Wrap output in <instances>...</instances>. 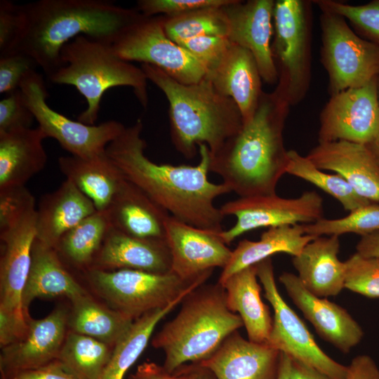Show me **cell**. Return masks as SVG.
<instances>
[{
	"label": "cell",
	"mask_w": 379,
	"mask_h": 379,
	"mask_svg": "<svg viewBox=\"0 0 379 379\" xmlns=\"http://www.w3.org/2000/svg\"><path fill=\"white\" fill-rule=\"evenodd\" d=\"M199 228L170 215L166 225V241L171 256V272L192 282L224 268L232 255L219 233Z\"/></svg>",
	"instance_id": "cell-16"
},
{
	"label": "cell",
	"mask_w": 379,
	"mask_h": 379,
	"mask_svg": "<svg viewBox=\"0 0 379 379\" xmlns=\"http://www.w3.org/2000/svg\"><path fill=\"white\" fill-rule=\"evenodd\" d=\"M34 117L22 91L11 92L0 101V132L32 128Z\"/></svg>",
	"instance_id": "cell-43"
},
{
	"label": "cell",
	"mask_w": 379,
	"mask_h": 379,
	"mask_svg": "<svg viewBox=\"0 0 379 379\" xmlns=\"http://www.w3.org/2000/svg\"><path fill=\"white\" fill-rule=\"evenodd\" d=\"M315 238L305 232L302 224H298L269 227L258 241L241 240L232 251L230 261L220 275L218 283L222 284L234 273L255 265L275 253H284L297 256L305 246Z\"/></svg>",
	"instance_id": "cell-31"
},
{
	"label": "cell",
	"mask_w": 379,
	"mask_h": 379,
	"mask_svg": "<svg viewBox=\"0 0 379 379\" xmlns=\"http://www.w3.org/2000/svg\"><path fill=\"white\" fill-rule=\"evenodd\" d=\"M29 318L0 310V345L1 347L20 340L27 333Z\"/></svg>",
	"instance_id": "cell-46"
},
{
	"label": "cell",
	"mask_w": 379,
	"mask_h": 379,
	"mask_svg": "<svg viewBox=\"0 0 379 379\" xmlns=\"http://www.w3.org/2000/svg\"><path fill=\"white\" fill-rule=\"evenodd\" d=\"M21 5L9 0L0 1V55L14 51L22 27Z\"/></svg>",
	"instance_id": "cell-45"
},
{
	"label": "cell",
	"mask_w": 379,
	"mask_h": 379,
	"mask_svg": "<svg viewBox=\"0 0 379 379\" xmlns=\"http://www.w3.org/2000/svg\"><path fill=\"white\" fill-rule=\"evenodd\" d=\"M91 269L167 273L171 256L166 240L138 238L110 227Z\"/></svg>",
	"instance_id": "cell-23"
},
{
	"label": "cell",
	"mask_w": 379,
	"mask_h": 379,
	"mask_svg": "<svg viewBox=\"0 0 379 379\" xmlns=\"http://www.w3.org/2000/svg\"><path fill=\"white\" fill-rule=\"evenodd\" d=\"M300 0L275 2V39L272 52L280 65L277 90L288 105L299 102L310 81L308 15Z\"/></svg>",
	"instance_id": "cell-12"
},
{
	"label": "cell",
	"mask_w": 379,
	"mask_h": 379,
	"mask_svg": "<svg viewBox=\"0 0 379 379\" xmlns=\"http://www.w3.org/2000/svg\"><path fill=\"white\" fill-rule=\"evenodd\" d=\"M291 357L285 353L280 352V359L277 379H291Z\"/></svg>",
	"instance_id": "cell-53"
},
{
	"label": "cell",
	"mask_w": 379,
	"mask_h": 379,
	"mask_svg": "<svg viewBox=\"0 0 379 379\" xmlns=\"http://www.w3.org/2000/svg\"><path fill=\"white\" fill-rule=\"evenodd\" d=\"M199 279L168 306L145 314L135 319L113 347L109 361L100 379H124V377L145 349L157 324L192 291L203 284Z\"/></svg>",
	"instance_id": "cell-32"
},
{
	"label": "cell",
	"mask_w": 379,
	"mask_h": 379,
	"mask_svg": "<svg viewBox=\"0 0 379 379\" xmlns=\"http://www.w3.org/2000/svg\"><path fill=\"white\" fill-rule=\"evenodd\" d=\"M224 216L236 217L235 224L219 234L227 244L243 234L261 227L310 224L324 218L323 199L315 191L295 198L277 194L239 197L223 204Z\"/></svg>",
	"instance_id": "cell-13"
},
{
	"label": "cell",
	"mask_w": 379,
	"mask_h": 379,
	"mask_svg": "<svg viewBox=\"0 0 379 379\" xmlns=\"http://www.w3.org/2000/svg\"><path fill=\"white\" fill-rule=\"evenodd\" d=\"M69 315L57 308L40 319L31 318L26 335L1 347L2 379H15L22 372L36 369L57 360L67 335Z\"/></svg>",
	"instance_id": "cell-17"
},
{
	"label": "cell",
	"mask_w": 379,
	"mask_h": 379,
	"mask_svg": "<svg viewBox=\"0 0 379 379\" xmlns=\"http://www.w3.org/2000/svg\"><path fill=\"white\" fill-rule=\"evenodd\" d=\"M110 227L106 211H97L62 235L54 249L62 262L86 272Z\"/></svg>",
	"instance_id": "cell-34"
},
{
	"label": "cell",
	"mask_w": 379,
	"mask_h": 379,
	"mask_svg": "<svg viewBox=\"0 0 379 379\" xmlns=\"http://www.w3.org/2000/svg\"><path fill=\"white\" fill-rule=\"evenodd\" d=\"M96 211L92 201L66 179L41 197L36 211V239L54 248L62 235Z\"/></svg>",
	"instance_id": "cell-26"
},
{
	"label": "cell",
	"mask_w": 379,
	"mask_h": 379,
	"mask_svg": "<svg viewBox=\"0 0 379 379\" xmlns=\"http://www.w3.org/2000/svg\"><path fill=\"white\" fill-rule=\"evenodd\" d=\"M274 4L272 0H234L222 7L228 22V39L252 53L261 78L269 84L278 79L270 46Z\"/></svg>",
	"instance_id": "cell-18"
},
{
	"label": "cell",
	"mask_w": 379,
	"mask_h": 379,
	"mask_svg": "<svg viewBox=\"0 0 379 379\" xmlns=\"http://www.w3.org/2000/svg\"><path fill=\"white\" fill-rule=\"evenodd\" d=\"M21 7L22 27L13 51L32 58L48 77L61 66L63 46L77 36L112 44L142 15L107 0H39Z\"/></svg>",
	"instance_id": "cell-2"
},
{
	"label": "cell",
	"mask_w": 379,
	"mask_h": 379,
	"mask_svg": "<svg viewBox=\"0 0 379 379\" xmlns=\"http://www.w3.org/2000/svg\"><path fill=\"white\" fill-rule=\"evenodd\" d=\"M58 166L66 179L88 197L99 211L108 208L125 179L106 152L91 158L60 157Z\"/></svg>",
	"instance_id": "cell-30"
},
{
	"label": "cell",
	"mask_w": 379,
	"mask_h": 379,
	"mask_svg": "<svg viewBox=\"0 0 379 379\" xmlns=\"http://www.w3.org/2000/svg\"><path fill=\"white\" fill-rule=\"evenodd\" d=\"M113 347L92 337L70 331L56 361L77 379H100Z\"/></svg>",
	"instance_id": "cell-35"
},
{
	"label": "cell",
	"mask_w": 379,
	"mask_h": 379,
	"mask_svg": "<svg viewBox=\"0 0 379 379\" xmlns=\"http://www.w3.org/2000/svg\"><path fill=\"white\" fill-rule=\"evenodd\" d=\"M142 129V122L138 119L106 148L107 157L124 178L173 218L199 228L222 231L225 216L214 201L231 192L222 182L208 180L211 157L207 145L198 146L200 160L195 166L157 164L145 154Z\"/></svg>",
	"instance_id": "cell-1"
},
{
	"label": "cell",
	"mask_w": 379,
	"mask_h": 379,
	"mask_svg": "<svg viewBox=\"0 0 379 379\" xmlns=\"http://www.w3.org/2000/svg\"><path fill=\"white\" fill-rule=\"evenodd\" d=\"M378 102H379V74L378 76Z\"/></svg>",
	"instance_id": "cell-55"
},
{
	"label": "cell",
	"mask_w": 379,
	"mask_h": 379,
	"mask_svg": "<svg viewBox=\"0 0 379 379\" xmlns=\"http://www.w3.org/2000/svg\"><path fill=\"white\" fill-rule=\"evenodd\" d=\"M370 150L379 163V133L370 143L367 144Z\"/></svg>",
	"instance_id": "cell-54"
},
{
	"label": "cell",
	"mask_w": 379,
	"mask_h": 379,
	"mask_svg": "<svg viewBox=\"0 0 379 379\" xmlns=\"http://www.w3.org/2000/svg\"><path fill=\"white\" fill-rule=\"evenodd\" d=\"M345 379H379V368L369 355H358L347 366Z\"/></svg>",
	"instance_id": "cell-48"
},
{
	"label": "cell",
	"mask_w": 379,
	"mask_h": 379,
	"mask_svg": "<svg viewBox=\"0 0 379 379\" xmlns=\"http://www.w3.org/2000/svg\"><path fill=\"white\" fill-rule=\"evenodd\" d=\"M88 293L68 271L53 248L35 239L32 265L22 291V305L25 314L36 298L65 296L73 300Z\"/></svg>",
	"instance_id": "cell-28"
},
{
	"label": "cell",
	"mask_w": 379,
	"mask_h": 379,
	"mask_svg": "<svg viewBox=\"0 0 379 379\" xmlns=\"http://www.w3.org/2000/svg\"><path fill=\"white\" fill-rule=\"evenodd\" d=\"M288 105L277 89L262 93L252 118L210 154L209 171L239 197L276 194L288 164L282 133Z\"/></svg>",
	"instance_id": "cell-3"
},
{
	"label": "cell",
	"mask_w": 379,
	"mask_h": 379,
	"mask_svg": "<svg viewBox=\"0 0 379 379\" xmlns=\"http://www.w3.org/2000/svg\"><path fill=\"white\" fill-rule=\"evenodd\" d=\"M71 302L72 311L68 319L71 331L92 337L112 347L134 321L96 302L88 293Z\"/></svg>",
	"instance_id": "cell-33"
},
{
	"label": "cell",
	"mask_w": 379,
	"mask_h": 379,
	"mask_svg": "<svg viewBox=\"0 0 379 379\" xmlns=\"http://www.w3.org/2000/svg\"><path fill=\"white\" fill-rule=\"evenodd\" d=\"M15 379H77L67 372L58 361L42 367L24 371Z\"/></svg>",
	"instance_id": "cell-49"
},
{
	"label": "cell",
	"mask_w": 379,
	"mask_h": 379,
	"mask_svg": "<svg viewBox=\"0 0 379 379\" xmlns=\"http://www.w3.org/2000/svg\"><path fill=\"white\" fill-rule=\"evenodd\" d=\"M36 67L35 60L22 52L0 55V93L8 94L19 89L23 79Z\"/></svg>",
	"instance_id": "cell-41"
},
{
	"label": "cell",
	"mask_w": 379,
	"mask_h": 379,
	"mask_svg": "<svg viewBox=\"0 0 379 379\" xmlns=\"http://www.w3.org/2000/svg\"><path fill=\"white\" fill-rule=\"evenodd\" d=\"M206 77L224 95L234 100L244 124L253 116L261 95V76L252 53L231 42L220 61Z\"/></svg>",
	"instance_id": "cell-22"
},
{
	"label": "cell",
	"mask_w": 379,
	"mask_h": 379,
	"mask_svg": "<svg viewBox=\"0 0 379 379\" xmlns=\"http://www.w3.org/2000/svg\"><path fill=\"white\" fill-rule=\"evenodd\" d=\"M111 45L121 59L154 66L181 84L198 83L208 71L201 61L167 36L162 15H142L124 28Z\"/></svg>",
	"instance_id": "cell-8"
},
{
	"label": "cell",
	"mask_w": 379,
	"mask_h": 379,
	"mask_svg": "<svg viewBox=\"0 0 379 379\" xmlns=\"http://www.w3.org/2000/svg\"><path fill=\"white\" fill-rule=\"evenodd\" d=\"M279 279L294 305L324 340L344 354L361 342L364 331L345 308L310 293L296 274L285 272Z\"/></svg>",
	"instance_id": "cell-19"
},
{
	"label": "cell",
	"mask_w": 379,
	"mask_h": 379,
	"mask_svg": "<svg viewBox=\"0 0 379 379\" xmlns=\"http://www.w3.org/2000/svg\"><path fill=\"white\" fill-rule=\"evenodd\" d=\"M316 2L322 11L331 12L347 20L362 38L379 46V0L360 6L327 0Z\"/></svg>",
	"instance_id": "cell-39"
},
{
	"label": "cell",
	"mask_w": 379,
	"mask_h": 379,
	"mask_svg": "<svg viewBox=\"0 0 379 379\" xmlns=\"http://www.w3.org/2000/svg\"><path fill=\"white\" fill-rule=\"evenodd\" d=\"M105 211L114 230L138 238L166 240L170 213L126 179Z\"/></svg>",
	"instance_id": "cell-24"
},
{
	"label": "cell",
	"mask_w": 379,
	"mask_h": 379,
	"mask_svg": "<svg viewBox=\"0 0 379 379\" xmlns=\"http://www.w3.org/2000/svg\"><path fill=\"white\" fill-rule=\"evenodd\" d=\"M279 359L277 350L246 340L235 331L199 364L211 371L215 379H277Z\"/></svg>",
	"instance_id": "cell-21"
},
{
	"label": "cell",
	"mask_w": 379,
	"mask_h": 379,
	"mask_svg": "<svg viewBox=\"0 0 379 379\" xmlns=\"http://www.w3.org/2000/svg\"><path fill=\"white\" fill-rule=\"evenodd\" d=\"M258 279L255 265L234 273L220 285L225 289L229 310L241 317L248 339L256 343H267L273 319L269 307L261 299Z\"/></svg>",
	"instance_id": "cell-29"
},
{
	"label": "cell",
	"mask_w": 379,
	"mask_h": 379,
	"mask_svg": "<svg viewBox=\"0 0 379 379\" xmlns=\"http://www.w3.org/2000/svg\"><path fill=\"white\" fill-rule=\"evenodd\" d=\"M129 379H190V374L186 366H182L176 372H168L164 366L146 361L137 368Z\"/></svg>",
	"instance_id": "cell-47"
},
{
	"label": "cell",
	"mask_w": 379,
	"mask_h": 379,
	"mask_svg": "<svg viewBox=\"0 0 379 379\" xmlns=\"http://www.w3.org/2000/svg\"><path fill=\"white\" fill-rule=\"evenodd\" d=\"M86 274L93 288L112 309L133 320L168 306L195 281H185L171 271L154 273L128 269H90Z\"/></svg>",
	"instance_id": "cell-7"
},
{
	"label": "cell",
	"mask_w": 379,
	"mask_h": 379,
	"mask_svg": "<svg viewBox=\"0 0 379 379\" xmlns=\"http://www.w3.org/2000/svg\"><path fill=\"white\" fill-rule=\"evenodd\" d=\"M338 236L318 237L307 244L292 263L303 286L320 298L338 295L345 288L346 264L338 258Z\"/></svg>",
	"instance_id": "cell-25"
},
{
	"label": "cell",
	"mask_w": 379,
	"mask_h": 379,
	"mask_svg": "<svg viewBox=\"0 0 379 379\" xmlns=\"http://www.w3.org/2000/svg\"><path fill=\"white\" fill-rule=\"evenodd\" d=\"M186 366L190 372V379H215L211 371L199 364H191Z\"/></svg>",
	"instance_id": "cell-52"
},
{
	"label": "cell",
	"mask_w": 379,
	"mask_h": 379,
	"mask_svg": "<svg viewBox=\"0 0 379 379\" xmlns=\"http://www.w3.org/2000/svg\"><path fill=\"white\" fill-rule=\"evenodd\" d=\"M291 379H331L317 369L291 358Z\"/></svg>",
	"instance_id": "cell-50"
},
{
	"label": "cell",
	"mask_w": 379,
	"mask_h": 379,
	"mask_svg": "<svg viewBox=\"0 0 379 379\" xmlns=\"http://www.w3.org/2000/svg\"><path fill=\"white\" fill-rule=\"evenodd\" d=\"M230 44L226 36L205 35L188 39L180 46L201 61L209 70L220 61Z\"/></svg>",
	"instance_id": "cell-44"
},
{
	"label": "cell",
	"mask_w": 379,
	"mask_h": 379,
	"mask_svg": "<svg viewBox=\"0 0 379 379\" xmlns=\"http://www.w3.org/2000/svg\"><path fill=\"white\" fill-rule=\"evenodd\" d=\"M222 7L199 9L174 16L164 15L165 32L178 45L205 35L227 37L228 22Z\"/></svg>",
	"instance_id": "cell-37"
},
{
	"label": "cell",
	"mask_w": 379,
	"mask_h": 379,
	"mask_svg": "<svg viewBox=\"0 0 379 379\" xmlns=\"http://www.w3.org/2000/svg\"><path fill=\"white\" fill-rule=\"evenodd\" d=\"M305 232L314 237L355 234L364 237L379 232V204L370 203L336 219L322 218L302 225Z\"/></svg>",
	"instance_id": "cell-38"
},
{
	"label": "cell",
	"mask_w": 379,
	"mask_h": 379,
	"mask_svg": "<svg viewBox=\"0 0 379 379\" xmlns=\"http://www.w3.org/2000/svg\"><path fill=\"white\" fill-rule=\"evenodd\" d=\"M20 89L38 126L47 138L56 140L70 155L91 158L104 154L107 145L126 128L115 120L87 125L55 111L46 102L48 92L44 77L36 70L23 79Z\"/></svg>",
	"instance_id": "cell-9"
},
{
	"label": "cell",
	"mask_w": 379,
	"mask_h": 379,
	"mask_svg": "<svg viewBox=\"0 0 379 379\" xmlns=\"http://www.w3.org/2000/svg\"><path fill=\"white\" fill-rule=\"evenodd\" d=\"M286 173L301 178L332 196L349 212L370 203L359 195L340 175L330 174L318 168L306 156L295 150L288 151Z\"/></svg>",
	"instance_id": "cell-36"
},
{
	"label": "cell",
	"mask_w": 379,
	"mask_h": 379,
	"mask_svg": "<svg viewBox=\"0 0 379 379\" xmlns=\"http://www.w3.org/2000/svg\"><path fill=\"white\" fill-rule=\"evenodd\" d=\"M321 57L331 95L361 86L379 74V46L359 36L337 14L322 11Z\"/></svg>",
	"instance_id": "cell-10"
},
{
	"label": "cell",
	"mask_w": 379,
	"mask_h": 379,
	"mask_svg": "<svg viewBox=\"0 0 379 379\" xmlns=\"http://www.w3.org/2000/svg\"><path fill=\"white\" fill-rule=\"evenodd\" d=\"M357 253L366 257H379V232L361 237L356 246Z\"/></svg>",
	"instance_id": "cell-51"
},
{
	"label": "cell",
	"mask_w": 379,
	"mask_h": 379,
	"mask_svg": "<svg viewBox=\"0 0 379 379\" xmlns=\"http://www.w3.org/2000/svg\"><path fill=\"white\" fill-rule=\"evenodd\" d=\"M42 130L25 128L0 132V190L25 186L44 169L48 156Z\"/></svg>",
	"instance_id": "cell-27"
},
{
	"label": "cell",
	"mask_w": 379,
	"mask_h": 379,
	"mask_svg": "<svg viewBox=\"0 0 379 379\" xmlns=\"http://www.w3.org/2000/svg\"><path fill=\"white\" fill-rule=\"evenodd\" d=\"M255 265L265 298L274 310L272 328L267 344L331 379H345L347 366L335 361L320 348L304 322L279 293L272 259L266 258Z\"/></svg>",
	"instance_id": "cell-11"
},
{
	"label": "cell",
	"mask_w": 379,
	"mask_h": 379,
	"mask_svg": "<svg viewBox=\"0 0 379 379\" xmlns=\"http://www.w3.org/2000/svg\"><path fill=\"white\" fill-rule=\"evenodd\" d=\"M178 314L152 339L164 352V367L171 373L187 362L199 364L210 357L231 334L244 326L241 317L227 305L224 288L201 285L182 301Z\"/></svg>",
	"instance_id": "cell-5"
},
{
	"label": "cell",
	"mask_w": 379,
	"mask_h": 379,
	"mask_svg": "<svg viewBox=\"0 0 379 379\" xmlns=\"http://www.w3.org/2000/svg\"><path fill=\"white\" fill-rule=\"evenodd\" d=\"M378 133V77L361 86L331 95L321 113L319 142L345 140L367 145Z\"/></svg>",
	"instance_id": "cell-14"
},
{
	"label": "cell",
	"mask_w": 379,
	"mask_h": 379,
	"mask_svg": "<svg viewBox=\"0 0 379 379\" xmlns=\"http://www.w3.org/2000/svg\"><path fill=\"white\" fill-rule=\"evenodd\" d=\"M306 157L318 168L341 175L363 198L379 203V163L367 145L319 142Z\"/></svg>",
	"instance_id": "cell-20"
},
{
	"label": "cell",
	"mask_w": 379,
	"mask_h": 379,
	"mask_svg": "<svg viewBox=\"0 0 379 379\" xmlns=\"http://www.w3.org/2000/svg\"><path fill=\"white\" fill-rule=\"evenodd\" d=\"M141 69L169 102L171 140L185 157H194L202 144L214 154L242 128L244 119L236 102L206 77L184 84L154 66L142 64Z\"/></svg>",
	"instance_id": "cell-4"
},
{
	"label": "cell",
	"mask_w": 379,
	"mask_h": 379,
	"mask_svg": "<svg viewBox=\"0 0 379 379\" xmlns=\"http://www.w3.org/2000/svg\"><path fill=\"white\" fill-rule=\"evenodd\" d=\"M112 44L80 35L61 50V66L49 77L56 84L74 86L86 99L87 107L77 121L95 125L100 101L109 88L128 86L143 107L148 102L145 74L141 68L119 58Z\"/></svg>",
	"instance_id": "cell-6"
},
{
	"label": "cell",
	"mask_w": 379,
	"mask_h": 379,
	"mask_svg": "<svg viewBox=\"0 0 379 379\" xmlns=\"http://www.w3.org/2000/svg\"><path fill=\"white\" fill-rule=\"evenodd\" d=\"M234 0H140L137 10L146 17L162 14L174 16L206 8H220Z\"/></svg>",
	"instance_id": "cell-42"
},
{
	"label": "cell",
	"mask_w": 379,
	"mask_h": 379,
	"mask_svg": "<svg viewBox=\"0 0 379 379\" xmlns=\"http://www.w3.org/2000/svg\"><path fill=\"white\" fill-rule=\"evenodd\" d=\"M345 262V288L369 298H379V257L356 252Z\"/></svg>",
	"instance_id": "cell-40"
},
{
	"label": "cell",
	"mask_w": 379,
	"mask_h": 379,
	"mask_svg": "<svg viewBox=\"0 0 379 379\" xmlns=\"http://www.w3.org/2000/svg\"><path fill=\"white\" fill-rule=\"evenodd\" d=\"M35 201L20 213L0 224V310L28 318L22 295L32 265L36 231Z\"/></svg>",
	"instance_id": "cell-15"
}]
</instances>
